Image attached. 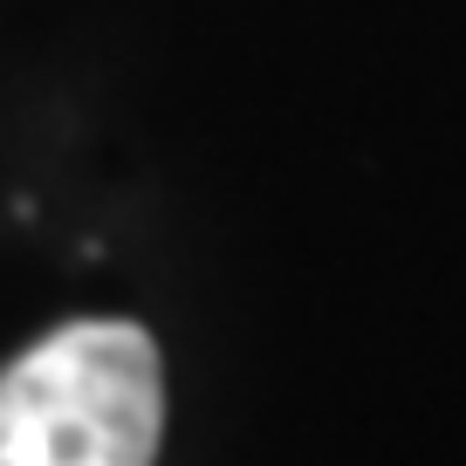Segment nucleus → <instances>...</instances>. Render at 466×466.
Instances as JSON below:
<instances>
[{
	"label": "nucleus",
	"mask_w": 466,
	"mask_h": 466,
	"mask_svg": "<svg viewBox=\"0 0 466 466\" xmlns=\"http://www.w3.org/2000/svg\"><path fill=\"white\" fill-rule=\"evenodd\" d=\"M158 439L165 370L137 322H62L0 370V466H151Z\"/></svg>",
	"instance_id": "1"
}]
</instances>
